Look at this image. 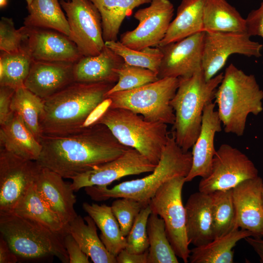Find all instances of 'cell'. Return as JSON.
Listing matches in <instances>:
<instances>
[{
	"label": "cell",
	"instance_id": "6da1fadb",
	"mask_svg": "<svg viewBox=\"0 0 263 263\" xmlns=\"http://www.w3.org/2000/svg\"><path fill=\"white\" fill-rule=\"evenodd\" d=\"M39 142L42 150L38 164L71 179L117 158L129 148L101 123L66 135H42Z\"/></svg>",
	"mask_w": 263,
	"mask_h": 263
},
{
	"label": "cell",
	"instance_id": "7a4b0ae2",
	"mask_svg": "<svg viewBox=\"0 0 263 263\" xmlns=\"http://www.w3.org/2000/svg\"><path fill=\"white\" fill-rule=\"evenodd\" d=\"M115 83L74 82L43 99L39 122L43 135H61L83 129L90 114Z\"/></svg>",
	"mask_w": 263,
	"mask_h": 263
},
{
	"label": "cell",
	"instance_id": "3957f363",
	"mask_svg": "<svg viewBox=\"0 0 263 263\" xmlns=\"http://www.w3.org/2000/svg\"><path fill=\"white\" fill-rule=\"evenodd\" d=\"M192 153L184 151L176 143L172 132L169 135L160 159L154 170L143 178L123 182L109 188L106 186L84 188L91 199L102 201L110 198H130L148 205L159 188L177 176L186 177L192 165Z\"/></svg>",
	"mask_w": 263,
	"mask_h": 263
},
{
	"label": "cell",
	"instance_id": "277c9868",
	"mask_svg": "<svg viewBox=\"0 0 263 263\" xmlns=\"http://www.w3.org/2000/svg\"><path fill=\"white\" fill-rule=\"evenodd\" d=\"M214 99L224 131L238 136L244 132L248 115H258L263 111V90L255 76L232 63L226 68Z\"/></svg>",
	"mask_w": 263,
	"mask_h": 263
},
{
	"label": "cell",
	"instance_id": "5b68a950",
	"mask_svg": "<svg viewBox=\"0 0 263 263\" xmlns=\"http://www.w3.org/2000/svg\"><path fill=\"white\" fill-rule=\"evenodd\" d=\"M224 73L206 80L202 69L188 78H179V84L170 101L175 114L172 132L178 145L186 152L192 148L200 132L205 106L215 98Z\"/></svg>",
	"mask_w": 263,
	"mask_h": 263
},
{
	"label": "cell",
	"instance_id": "8992f818",
	"mask_svg": "<svg viewBox=\"0 0 263 263\" xmlns=\"http://www.w3.org/2000/svg\"><path fill=\"white\" fill-rule=\"evenodd\" d=\"M0 232L18 257L29 259L55 256L62 263L69 262L63 241L67 232H54L34 220L3 212H0Z\"/></svg>",
	"mask_w": 263,
	"mask_h": 263
},
{
	"label": "cell",
	"instance_id": "52a82bcc",
	"mask_svg": "<svg viewBox=\"0 0 263 263\" xmlns=\"http://www.w3.org/2000/svg\"><path fill=\"white\" fill-rule=\"evenodd\" d=\"M95 123L106 126L123 145L157 165L170 133L167 124L149 122L127 109L109 107Z\"/></svg>",
	"mask_w": 263,
	"mask_h": 263
},
{
	"label": "cell",
	"instance_id": "ba28073f",
	"mask_svg": "<svg viewBox=\"0 0 263 263\" xmlns=\"http://www.w3.org/2000/svg\"><path fill=\"white\" fill-rule=\"evenodd\" d=\"M179 84V78L165 77L139 87L107 95L109 107L129 110L149 122L173 125L175 114L170 101Z\"/></svg>",
	"mask_w": 263,
	"mask_h": 263
},
{
	"label": "cell",
	"instance_id": "9c48e42d",
	"mask_svg": "<svg viewBox=\"0 0 263 263\" xmlns=\"http://www.w3.org/2000/svg\"><path fill=\"white\" fill-rule=\"evenodd\" d=\"M185 177L177 176L164 183L151 199L152 212L164 221L166 232L177 257L185 263L188 262L190 252L186 227V211L182 192Z\"/></svg>",
	"mask_w": 263,
	"mask_h": 263
},
{
	"label": "cell",
	"instance_id": "30bf717a",
	"mask_svg": "<svg viewBox=\"0 0 263 263\" xmlns=\"http://www.w3.org/2000/svg\"><path fill=\"white\" fill-rule=\"evenodd\" d=\"M258 176L253 162L238 149L224 144L216 150L209 174L202 178L199 191L211 193L231 189L242 182Z\"/></svg>",
	"mask_w": 263,
	"mask_h": 263
},
{
	"label": "cell",
	"instance_id": "8fae6325",
	"mask_svg": "<svg viewBox=\"0 0 263 263\" xmlns=\"http://www.w3.org/2000/svg\"><path fill=\"white\" fill-rule=\"evenodd\" d=\"M70 28L69 38L82 56L98 55L104 47L101 16L91 0H60Z\"/></svg>",
	"mask_w": 263,
	"mask_h": 263
},
{
	"label": "cell",
	"instance_id": "7c38bea8",
	"mask_svg": "<svg viewBox=\"0 0 263 263\" xmlns=\"http://www.w3.org/2000/svg\"><path fill=\"white\" fill-rule=\"evenodd\" d=\"M246 32L205 31L202 69L208 81L224 67L233 54L259 58L263 45L250 39Z\"/></svg>",
	"mask_w": 263,
	"mask_h": 263
},
{
	"label": "cell",
	"instance_id": "4fadbf2b",
	"mask_svg": "<svg viewBox=\"0 0 263 263\" xmlns=\"http://www.w3.org/2000/svg\"><path fill=\"white\" fill-rule=\"evenodd\" d=\"M174 11L173 5L169 0H152L149 6L135 13L137 26L122 34L119 41L137 50L157 47L166 35Z\"/></svg>",
	"mask_w": 263,
	"mask_h": 263
},
{
	"label": "cell",
	"instance_id": "5bb4252c",
	"mask_svg": "<svg viewBox=\"0 0 263 263\" xmlns=\"http://www.w3.org/2000/svg\"><path fill=\"white\" fill-rule=\"evenodd\" d=\"M40 169L0 147V212H11L35 181Z\"/></svg>",
	"mask_w": 263,
	"mask_h": 263
},
{
	"label": "cell",
	"instance_id": "9a60e30c",
	"mask_svg": "<svg viewBox=\"0 0 263 263\" xmlns=\"http://www.w3.org/2000/svg\"><path fill=\"white\" fill-rule=\"evenodd\" d=\"M156 166L136 150L129 148L117 158L74 177L71 186L74 191L87 187L108 186L124 176L151 172Z\"/></svg>",
	"mask_w": 263,
	"mask_h": 263
},
{
	"label": "cell",
	"instance_id": "2e32d148",
	"mask_svg": "<svg viewBox=\"0 0 263 263\" xmlns=\"http://www.w3.org/2000/svg\"><path fill=\"white\" fill-rule=\"evenodd\" d=\"M204 34L205 31L199 32L176 42L158 45L163 55L158 78H188L201 69Z\"/></svg>",
	"mask_w": 263,
	"mask_h": 263
},
{
	"label": "cell",
	"instance_id": "e0dca14e",
	"mask_svg": "<svg viewBox=\"0 0 263 263\" xmlns=\"http://www.w3.org/2000/svg\"><path fill=\"white\" fill-rule=\"evenodd\" d=\"M26 26V45L34 60L75 63L82 56L76 44L64 34L51 29Z\"/></svg>",
	"mask_w": 263,
	"mask_h": 263
},
{
	"label": "cell",
	"instance_id": "ac0fdd59",
	"mask_svg": "<svg viewBox=\"0 0 263 263\" xmlns=\"http://www.w3.org/2000/svg\"><path fill=\"white\" fill-rule=\"evenodd\" d=\"M263 180L260 176L246 180L232 189L239 228L263 237Z\"/></svg>",
	"mask_w": 263,
	"mask_h": 263
},
{
	"label": "cell",
	"instance_id": "d6986e66",
	"mask_svg": "<svg viewBox=\"0 0 263 263\" xmlns=\"http://www.w3.org/2000/svg\"><path fill=\"white\" fill-rule=\"evenodd\" d=\"M34 184L42 199L60 218L65 226L78 215L71 183L57 173L40 166Z\"/></svg>",
	"mask_w": 263,
	"mask_h": 263
},
{
	"label": "cell",
	"instance_id": "ffe728a7",
	"mask_svg": "<svg viewBox=\"0 0 263 263\" xmlns=\"http://www.w3.org/2000/svg\"><path fill=\"white\" fill-rule=\"evenodd\" d=\"M215 103L211 101L204 107L202 125L199 135L192 146V165L186 182L191 181L196 177L204 178L210 173L216 150L214 137L222 130V122Z\"/></svg>",
	"mask_w": 263,
	"mask_h": 263
},
{
	"label": "cell",
	"instance_id": "44dd1931",
	"mask_svg": "<svg viewBox=\"0 0 263 263\" xmlns=\"http://www.w3.org/2000/svg\"><path fill=\"white\" fill-rule=\"evenodd\" d=\"M73 63L34 60L24 87L44 99L74 82Z\"/></svg>",
	"mask_w": 263,
	"mask_h": 263
},
{
	"label": "cell",
	"instance_id": "7402d4cb",
	"mask_svg": "<svg viewBox=\"0 0 263 263\" xmlns=\"http://www.w3.org/2000/svg\"><path fill=\"white\" fill-rule=\"evenodd\" d=\"M185 208L189 244L199 246L214 240L210 194L199 191L191 194Z\"/></svg>",
	"mask_w": 263,
	"mask_h": 263
},
{
	"label": "cell",
	"instance_id": "603a6c76",
	"mask_svg": "<svg viewBox=\"0 0 263 263\" xmlns=\"http://www.w3.org/2000/svg\"><path fill=\"white\" fill-rule=\"evenodd\" d=\"M124 63L121 56L105 45L101 52L94 56H82L74 63V82L116 83L118 76L114 69Z\"/></svg>",
	"mask_w": 263,
	"mask_h": 263
},
{
	"label": "cell",
	"instance_id": "cb8c5ba5",
	"mask_svg": "<svg viewBox=\"0 0 263 263\" xmlns=\"http://www.w3.org/2000/svg\"><path fill=\"white\" fill-rule=\"evenodd\" d=\"M0 146L21 158L36 161L42 150L40 142L15 113L0 125Z\"/></svg>",
	"mask_w": 263,
	"mask_h": 263
},
{
	"label": "cell",
	"instance_id": "d4e9b609",
	"mask_svg": "<svg viewBox=\"0 0 263 263\" xmlns=\"http://www.w3.org/2000/svg\"><path fill=\"white\" fill-rule=\"evenodd\" d=\"M96 225L89 216L77 215L66 227L82 250L94 263H117L116 257L110 253L97 233Z\"/></svg>",
	"mask_w": 263,
	"mask_h": 263
},
{
	"label": "cell",
	"instance_id": "484cf974",
	"mask_svg": "<svg viewBox=\"0 0 263 263\" xmlns=\"http://www.w3.org/2000/svg\"><path fill=\"white\" fill-rule=\"evenodd\" d=\"M206 0H182L176 16L158 45L182 40L204 31L203 10Z\"/></svg>",
	"mask_w": 263,
	"mask_h": 263
},
{
	"label": "cell",
	"instance_id": "4316f807",
	"mask_svg": "<svg viewBox=\"0 0 263 263\" xmlns=\"http://www.w3.org/2000/svg\"><path fill=\"white\" fill-rule=\"evenodd\" d=\"M249 236L253 237L250 231L237 229L206 244L190 249L188 261L190 263H233V248L240 240Z\"/></svg>",
	"mask_w": 263,
	"mask_h": 263
},
{
	"label": "cell",
	"instance_id": "83f0119b",
	"mask_svg": "<svg viewBox=\"0 0 263 263\" xmlns=\"http://www.w3.org/2000/svg\"><path fill=\"white\" fill-rule=\"evenodd\" d=\"M204 31L246 32L245 19L226 0H206Z\"/></svg>",
	"mask_w": 263,
	"mask_h": 263
},
{
	"label": "cell",
	"instance_id": "f1b7e54d",
	"mask_svg": "<svg viewBox=\"0 0 263 263\" xmlns=\"http://www.w3.org/2000/svg\"><path fill=\"white\" fill-rule=\"evenodd\" d=\"M82 207L101 231L100 238L108 251L116 257L126 246V237L121 231L111 207L105 204L83 203Z\"/></svg>",
	"mask_w": 263,
	"mask_h": 263
},
{
	"label": "cell",
	"instance_id": "f546056e",
	"mask_svg": "<svg viewBox=\"0 0 263 263\" xmlns=\"http://www.w3.org/2000/svg\"><path fill=\"white\" fill-rule=\"evenodd\" d=\"M99 11L105 42L117 40L121 24L136 7L152 0H91Z\"/></svg>",
	"mask_w": 263,
	"mask_h": 263
},
{
	"label": "cell",
	"instance_id": "4dcf8cb0",
	"mask_svg": "<svg viewBox=\"0 0 263 263\" xmlns=\"http://www.w3.org/2000/svg\"><path fill=\"white\" fill-rule=\"evenodd\" d=\"M11 212L36 221L54 232H66L65 225L42 199L34 184Z\"/></svg>",
	"mask_w": 263,
	"mask_h": 263
},
{
	"label": "cell",
	"instance_id": "1f68e13d",
	"mask_svg": "<svg viewBox=\"0 0 263 263\" xmlns=\"http://www.w3.org/2000/svg\"><path fill=\"white\" fill-rule=\"evenodd\" d=\"M60 5L58 0H33L24 25L51 29L69 36V25Z\"/></svg>",
	"mask_w": 263,
	"mask_h": 263
},
{
	"label": "cell",
	"instance_id": "d6a6232c",
	"mask_svg": "<svg viewBox=\"0 0 263 263\" xmlns=\"http://www.w3.org/2000/svg\"><path fill=\"white\" fill-rule=\"evenodd\" d=\"M33 60L26 44L17 52L0 51V86L16 90L24 87Z\"/></svg>",
	"mask_w": 263,
	"mask_h": 263
},
{
	"label": "cell",
	"instance_id": "836d02e7",
	"mask_svg": "<svg viewBox=\"0 0 263 263\" xmlns=\"http://www.w3.org/2000/svg\"><path fill=\"white\" fill-rule=\"evenodd\" d=\"M149 247L147 263H178L168 239L163 220L156 213L150 215L147 223Z\"/></svg>",
	"mask_w": 263,
	"mask_h": 263
},
{
	"label": "cell",
	"instance_id": "e575fe53",
	"mask_svg": "<svg viewBox=\"0 0 263 263\" xmlns=\"http://www.w3.org/2000/svg\"><path fill=\"white\" fill-rule=\"evenodd\" d=\"M43 109L42 98L25 87L16 90L11 105L12 112L21 117L27 127L39 141L43 135L39 122Z\"/></svg>",
	"mask_w": 263,
	"mask_h": 263
},
{
	"label": "cell",
	"instance_id": "d590c367",
	"mask_svg": "<svg viewBox=\"0 0 263 263\" xmlns=\"http://www.w3.org/2000/svg\"><path fill=\"white\" fill-rule=\"evenodd\" d=\"M214 239L238 229L232 189L209 193Z\"/></svg>",
	"mask_w": 263,
	"mask_h": 263
},
{
	"label": "cell",
	"instance_id": "8d00e7d4",
	"mask_svg": "<svg viewBox=\"0 0 263 263\" xmlns=\"http://www.w3.org/2000/svg\"><path fill=\"white\" fill-rule=\"evenodd\" d=\"M105 44L121 56L125 63L147 68L158 74L163 56L158 47L134 50L124 45L118 40L106 41Z\"/></svg>",
	"mask_w": 263,
	"mask_h": 263
},
{
	"label": "cell",
	"instance_id": "74e56055",
	"mask_svg": "<svg viewBox=\"0 0 263 263\" xmlns=\"http://www.w3.org/2000/svg\"><path fill=\"white\" fill-rule=\"evenodd\" d=\"M114 71L118 75V80L106 96L117 92L132 90L159 79L155 72L125 62L120 67L114 69Z\"/></svg>",
	"mask_w": 263,
	"mask_h": 263
},
{
	"label": "cell",
	"instance_id": "f35d334b",
	"mask_svg": "<svg viewBox=\"0 0 263 263\" xmlns=\"http://www.w3.org/2000/svg\"><path fill=\"white\" fill-rule=\"evenodd\" d=\"M151 213L152 210L149 204L141 210L135 218L126 236L127 244L125 249L129 252L140 254L148 250L149 242L147 223Z\"/></svg>",
	"mask_w": 263,
	"mask_h": 263
},
{
	"label": "cell",
	"instance_id": "ab89813d",
	"mask_svg": "<svg viewBox=\"0 0 263 263\" xmlns=\"http://www.w3.org/2000/svg\"><path fill=\"white\" fill-rule=\"evenodd\" d=\"M28 34L26 26L16 29L12 19L1 17L0 20V50L6 53H15L26 44Z\"/></svg>",
	"mask_w": 263,
	"mask_h": 263
},
{
	"label": "cell",
	"instance_id": "60d3db41",
	"mask_svg": "<svg viewBox=\"0 0 263 263\" xmlns=\"http://www.w3.org/2000/svg\"><path fill=\"white\" fill-rule=\"evenodd\" d=\"M148 205L134 199L122 197L113 201L111 207L123 235L126 237L141 210Z\"/></svg>",
	"mask_w": 263,
	"mask_h": 263
},
{
	"label": "cell",
	"instance_id": "b9f144b4",
	"mask_svg": "<svg viewBox=\"0 0 263 263\" xmlns=\"http://www.w3.org/2000/svg\"><path fill=\"white\" fill-rule=\"evenodd\" d=\"M63 241L69 256V263H90L89 257L82 250L78 243L70 233H66Z\"/></svg>",
	"mask_w": 263,
	"mask_h": 263
},
{
	"label": "cell",
	"instance_id": "7bdbcfd3",
	"mask_svg": "<svg viewBox=\"0 0 263 263\" xmlns=\"http://www.w3.org/2000/svg\"><path fill=\"white\" fill-rule=\"evenodd\" d=\"M245 20L248 35L250 37L258 36L263 38V0L258 9L252 10L248 14Z\"/></svg>",
	"mask_w": 263,
	"mask_h": 263
},
{
	"label": "cell",
	"instance_id": "ee69618b",
	"mask_svg": "<svg viewBox=\"0 0 263 263\" xmlns=\"http://www.w3.org/2000/svg\"><path fill=\"white\" fill-rule=\"evenodd\" d=\"M15 91L9 86H0V125L6 122L13 114L11 105Z\"/></svg>",
	"mask_w": 263,
	"mask_h": 263
},
{
	"label": "cell",
	"instance_id": "f6af8a7d",
	"mask_svg": "<svg viewBox=\"0 0 263 263\" xmlns=\"http://www.w3.org/2000/svg\"><path fill=\"white\" fill-rule=\"evenodd\" d=\"M148 250L137 254L130 253L125 249L122 250L116 256L117 263H147Z\"/></svg>",
	"mask_w": 263,
	"mask_h": 263
},
{
	"label": "cell",
	"instance_id": "bcb514c9",
	"mask_svg": "<svg viewBox=\"0 0 263 263\" xmlns=\"http://www.w3.org/2000/svg\"><path fill=\"white\" fill-rule=\"evenodd\" d=\"M18 256L12 250L7 242L0 234V263H16Z\"/></svg>",
	"mask_w": 263,
	"mask_h": 263
},
{
	"label": "cell",
	"instance_id": "7dc6e473",
	"mask_svg": "<svg viewBox=\"0 0 263 263\" xmlns=\"http://www.w3.org/2000/svg\"><path fill=\"white\" fill-rule=\"evenodd\" d=\"M244 239L258 255L261 262L263 263V240L262 238L249 236Z\"/></svg>",
	"mask_w": 263,
	"mask_h": 263
},
{
	"label": "cell",
	"instance_id": "c3c4849f",
	"mask_svg": "<svg viewBox=\"0 0 263 263\" xmlns=\"http://www.w3.org/2000/svg\"><path fill=\"white\" fill-rule=\"evenodd\" d=\"M7 4V0H0V7L1 8L5 7Z\"/></svg>",
	"mask_w": 263,
	"mask_h": 263
},
{
	"label": "cell",
	"instance_id": "681fc988",
	"mask_svg": "<svg viewBox=\"0 0 263 263\" xmlns=\"http://www.w3.org/2000/svg\"><path fill=\"white\" fill-rule=\"evenodd\" d=\"M25 0L27 2V6H28L31 4L33 0Z\"/></svg>",
	"mask_w": 263,
	"mask_h": 263
},
{
	"label": "cell",
	"instance_id": "f907efd6",
	"mask_svg": "<svg viewBox=\"0 0 263 263\" xmlns=\"http://www.w3.org/2000/svg\"><path fill=\"white\" fill-rule=\"evenodd\" d=\"M262 197H263V187L262 189Z\"/></svg>",
	"mask_w": 263,
	"mask_h": 263
},
{
	"label": "cell",
	"instance_id": "816d5d0a",
	"mask_svg": "<svg viewBox=\"0 0 263 263\" xmlns=\"http://www.w3.org/2000/svg\"><path fill=\"white\" fill-rule=\"evenodd\" d=\"M66 0V1H69V0Z\"/></svg>",
	"mask_w": 263,
	"mask_h": 263
}]
</instances>
